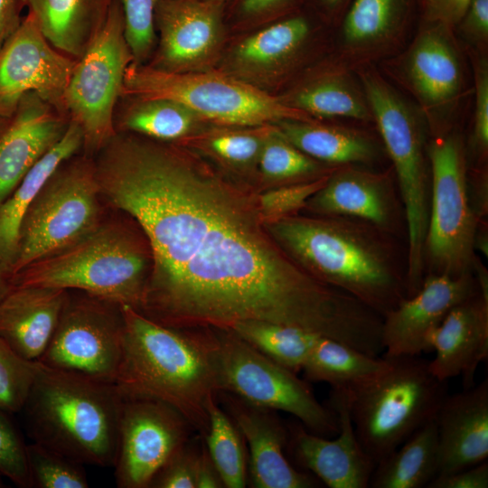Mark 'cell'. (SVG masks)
I'll return each instance as SVG.
<instances>
[{"label":"cell","instance_id":"5b68a950","mask_svg":"<svg viewBox=\"0 0 488 488\" xmlns=\"http://www.w3.org/2000/svg\"><path fill=\"white\" fill-rule=\"evenodd\" d=\"M354 71L398 179L408 239L406 283L412 293L423 281L430 197L428 127L418 107L390 83L376 65L360 66Z\"/></svg>","mask_w":488,"mask_h":488},{"label":"cell","instance_id":"60d3db41","mask_svg":"<svg viewBox=\"0 0 488 488\" xmlns=\"http://www.w3.org/2000/svg\"><path fill=\"white\" fill-rule=\"evenodd\" d=\"M273 125V124H272ZM271 125L258 130H218L203 141L207 151L224 163L247 166L258 162L263 143Z\"/></svg>","mask_w":488,"mask_h":488},{"label":"cell","instance_id":"7402d4cb","mask_svg":"<svg viewBox=\"0 0 488 488\" xmlns=\"http://www.w3.org/2000/svg\"><path fill=\"white\" fill-rule=\"evenodd\" d=\"M266 23L232 49L227 61L230 76L251 84L289 72L300 62L321 25L329 24L305 4Z\"/></svg>","mask_w":488,"mask_h":488},{"label":"cell","instance_id":"d4e9b609","mask_svg":"<svg viewBox=\"0 0 488 488\" xmlns=\"http://www.w3.org/2000/svg\"><path fill=\"white\" fill-rule=\"evenodd\" d=\"M389 173L356 165L335 168L305 207L325 217L355 220L376 229L389 230L394 221V200Z\"/></svg>","mask_w":488,"mask_h":488},{"label":"cell","instance_id":"b9f144b4","mask_svg":"<svg viewBox=\"0 0 488 488\" xmlns=\"http://www.w3.org/2000/svg\"><path fill=\"white\" fill-rule=\"evenodd\" d=\"M9 414L0 409V476L21 488H32L27 444Z\"/></svg>","mask_w":488,"mask_h":488},{"label":"cell","instance_id":"7c38bea8","mask_svg":"<svg viewBox=\"0 0 488 488\" xmlns=\"http://www.w3.org/2000/svg\"><path fill=\"white\" fill-rule=\"evenodd\" d=\"M131 62L121 2L113 0L103 26L76 61L63 97L70 122L82 131V151L89 155L94 156L116 134L114 111Z\"/></svg>","mask_w":488,"mask_h":488},{"label":"cell","instance_id":"8992f818","mask_svg":"<svg viewBox=\"0 0 488 488\" xmlns=\"http://www.w3.org/2000/svg\"><path fill=\"white\" fill-rule=\"evenodd\" d=\"M151 270L147 241L120 221H102L80 240L14 275L12 283L83 291L138 310Z\"/></svg>","mask_w":488,"mask_h":488},{"label":"cell","instance_id":"ffe728a7","mask_svg":"<svg viewBox=\"0 0 488 488\" xmlns=\"http://www.w3.org/2000/svg\"><path fill=\"white\" fill-rule=\"evenodd\" d=\"M418 20V0H351L336 23V59L352 69L398 54Z\"/></svg>","mask_w":488,"mask_h":488},{"label":"cell","instance_id":"7dc6e473","mask_svg":"<svg viewBox=\"0 0 488 488\" xmlns=\"http://www.w3.org/2000/svg\"><path fill=\"white\" fill-rule=\"evenodd\" d=\"M199 451L189 440L156 473L149 488H196L195 469Z\"/></svg>","mask_w":488,"mask_h":488},{"label":"cell","instance_id":"f1b7e54d","mask_svg":"<svg viewBox=\"0 0 488 488\" xmlns=\"http://www.w3.org/2000/svg\"><path fill=\"white\" fill-rule=\"evenodd\" d=\"M53 47L78 60L103 26L113 0H21Z\"/></svg>","mask_w":488,"mask_h":488},{"label":"cell","instance_id":"8d00e7d4","mask_svg":"<svg viewBox=\"0 0 488 488\" xmlns=\"http://www.w3.org/2000/svg\"><path fill=\"white\" fill-rule=\"evenodd\" d=\"M258 163L268 180L286 184L313 181L329 175L338 166L323 164L303 153L271 125Z\"/></svg>","mask_w":488,"mask_h":488},{"label":"cell","instance_id":"44dd1931","mask_svg":"<svg viewBox=\"0 0 488 488\" xmlns=\"http://www.w3.org/2000/svg\"><path fill=\"white\" fill-rule=\"evenodd\" d=\"M70 123L65 111L34 91L23 95L9 117L0 118V204L61 140Z\"/></svg>","mask_w":488,"mask_h":488},{"label":"cell","instance_id":"7bdbcfd3","mask_svg":"<svg viewBox=\"0 0 488 488\" xmlns=\"http://www.w3.org/2000/svg\"><path fill=\"white\" fill-rule=\"evenodd\" d=\"M327 177L285 184L259 194L257 204L265 224L294 215L305 208L309 198L324 185Z\"/></svg>","mask_w":488,"mask_h":488},{"label":"cell","instance_id":"9a60e30c","mask_svg":"<svg viewBox=\"0 0 488 488\" xmlns=\"http://www.w3.org/2000/svg\"><path fill=\"white\" fill-rule=\"evenodd\" d=\"M190 423L154 399H124L115 468L119 488H149L168 459L190 440Z\"/></svg>","mask_w":488,"mask_h":488},{"label":"cell","instance_id":"3957f363","mask_svg":"<svg viewBox=\"0 0 488 488\" xmlns=\"http://www.w3.org/2000/svg\"><path fill=\"white\" fill-rule=\"evenodd\" d=\"M270 236L299 266L383 317L407 296L389 249L364 222L290 215L267 223Z\"/></svg>","mask_w":488,"mask_h":488},{"label":"cell","instance_id":"277c9868","mask_svg":"<svg viewBox=\"0 0 488 488\" xmlns=\"http://www.w3.org/2000/svg\"><path fill=\"white\" fill-rule=\"evenodd\" d=\"M39 364L21 411L33 441L84 465L114 466L124 402L115 383Z\"/></svg>","mask_w":488,"mask_h":488},{"label":"cell","instance_id":"11a10c76","mask_svg":"<svg viewBox=\"0 0 488 488\" xmlns=\"http://www.w3.org/2000/svg\"><path fill=\"white\" fill-rule=\"evenodd\" d=\"M203 1L211 2V3H215L218 5H222L226 6V5L228 4L230 0H203Z\"/></svg>","mask_w":488,"mask_h":488},{"label":"cell","instance_id":"4fadbf2b","mask_svg":"<svg viewBox=\"0 0 488 488\" xmlns=\"http://www.w3.org/2000/svg\"><path fill=\"white\" fill-rule=\"evenodd\" d=\"M221 391L257 407L293 415L310 432L338 433L335 413L320 403L295 371L272 361L230 330L213 328Z\"/></svg>","mask_w":488,"mask_h":488},{"label":"cell","instance_id":"4dcf8cb0","mask_svg":"<svg viewBox=\"0 0 488 488\" xmlns=\"http://www.w3.org/2000/svg\"><path fill=\"white\" fill-rule=\"evenodd\" d=\"M83 149V134L73 122L61 140L24 175L0 204V262L11 272L22 219L37 193L54 171Z\"/></svg>","mask_w":488,"mask_h":488},{"label":"cell","instance_id":"52a82bcc","mask_svg":"<svg viewBox=\"0 0 488 488\" xmlns=\"http://www.w3.org/2000/svg\"><path fill=\"white\" fill-rule=\"evenodd\" d=\"M387 359L389 366L380 375L346 389L356 436L375 464L433 419L448 394L447 381L433 375L427 361Z\"/></svg>","mask_w":488,"mask_h":488},{"label":"cell","instance_id":"816d5d0a","mask_svg":"<svg viewBox=\"0 0 488 488\" xmlns=\"http://www.w3.org/2000/svg\"><path fill=\"white\" fill-rule=\"evenodd\" d=\"M21 0H0V48L21 24Z\"/></svg>","mask_w":488,"mask_h":488},{"label":"cell","instance_id":"bcb514c9","mask_svg":"<svg viewBox=\"0 0 488 488\" xmlns=\"http://www.w3.org/2000/svg\"><path fill=\"white\" fill-rule=\"evenodd\" d=\"M454 32L466 53H488V0H469Z\"/></svg>","mask_w":488,"mask_h":488},{"label":"cell","instance_id":"2e32d148","mask_svg":"<svg viewBox=\"0 0 488 488\" xmlns=\"http://www.w3.org/2000/svg\"><path fill=\"white\" fill-rule=\"evenodd\" d=\"M76 61L53 47L27 13L0 48V118L32 91L66 112L63 97Z\"/></svg>","mask_w":488,"mask_h":488},{"label":"cell","instance_id":"9f6ffc18","mask_svg":"<svg viewBox=\"0 0 488 488\" xmlns=\"http://www.w3.org/2000/svg\"><path fill=\"white\" fill-rule=\"evenodd\" d=\"M0 487H3V482H2L1 476H0Z\"/></svg>","mask_w":488,"mask_h":488},{"label":"cell","instance_id":"f5cc1de1","mask_svg":"<svg viewBox=\"0 0 488 488\" xmlns=\"http://www.w3.org/2000/svg\"><path fill=\"white\" fill-rule=\"evenodd\" d=\"M351 0H305L330 25L335 26Z\"/></svg>","mask_w":488,"mask_h":488},{"label":"cell","instance_id":"8fae6325","mask_svg":"<svg viewBox=\"0 0 488 488\" xmlns=\"http://www.w3.org/2000/svg\"><path fill=\"white\" fill-rule=\"evenodd\" d=\"M427 157L430 197L424 255L435 273H469L479 218L471 205L463 136L455 128L432 137Z\"/></svg>","mask_w":488,"mask_h":488},{"label":"cell","instance_id":"e575fe53","mask_svg":"<svg viewBox=\"0 0 488 488\" xmlns=\"http://www.w3.org/2000/svg\"><path fill=\"white\" fill-rule=\"evenodd\" d=\"M230 331L277 363L296 372L319 334L307 330L264 321H245Z\"/></svg>","mask_w":488,"mask_h":488},{"label":"cell","instance_id":"5bb4252c","mask_svg":"<svg viewBox=\"0 0 488 488\" xmlns=\"http://www.w3.org/2000/svg\"><path fill=\"white\" fill-rule=\"evenodd\" d=\"M69 293L42 365L114 383L122 356L121 305L83 291Z\"/></svg>","mask_w":488,"mask_h":488},{"label":"cell","instance_id":"e0dca14e","mask_svg":"<svg viewBox=\"0 0 488 488\" xmlns=\"http://www.w3.org/2000/svg\"><path fill=\"white\" fill-rule=\"evenodd\" d=\"M158 32L146 63L168 72L210 70L225 34V6L203 0H161L155 11Z\"/></svg>","mask_w":488,"mask_h":488},{"label":"cell","instance_id":"d6986e66","mask_svg":"<svg viewBox=\"0 0 488 488\" xmlns=\"http://www.w3.org/2000/svg\"><path fill=\"white\" fill-rule=\"evenodd\" d=\"M479 290L471 273H433L420 287L382 317L383 357L419 356L431 351L428 339L448 312Z\"/></svg>","mask_w":488,"mask_h":488},{"label":"cell","instance_id":"ac0fdd59","mask_svg":"<svg viewBox=\"0 0 488 488\" xmlns=\"http://www.w3.org/2000/svg\"><path fill=\"white\" fill-rule=\"evenodd\" d=\"M328 407L336 415V437L295 424L288 427L287 448L298 465L330 488H368L376 464L356 436L347 389L332 388Z\"/></svg>","mask_w":488,"mask_h":488},{"label":"cell","instance_id":"f546056e","mask_svg":"<svg viewBox=\"0 0 488 488\" xmlns=\"http://www.w3.org/2000/svg\"><path fill=\"white\" fill-rule=\"evenodd\" d=\"M278 133L310 157L331 166L371 164L380 155L375 140L352 127L314 120H283L273 124Z\"/></svg>","mask_w":488,"mask_h":488},{"label":"cell","instance_id":"7a4b0ae2","mask_svg":"<svg viewBox=\"0 0 488 488\" xmlns=\"http://www.w3.org/2000/svg\"><path fill=\"white\" fill-rule=\"evenodd\" d=\"M121 308L125 333L114 382L120 395L164 402L204 436L208 402L221 391L214 331L171 327L130 305Z\"/></svg>","mask_w":488,"mask_h":488},{"label":"cell","instance_id":"f907efd6","mask_svg":"<svg viewBox=\"0 0 488 488\" xmlns=\"http://www.w3.org/2000/svg\"><path fill=\"white\" fill-rule=\"evenodd\" d=\"M196 488H220L224 487L220 474L211 461L206 446L202 445L195 469Z\"/></svg>","mask_w":488,"mask_h":488},{"label":"cell","instance_id":"30bf717a","mask_svg":"<svg viewBox=\"0 0 488 488\" xmlns=\"http://www.w3.org/2000/svg\"><path fill=\"white\" fill-rule=\"evenodd\" d=\"M464 52L452 27L418 19L412 40L379 63L413 98L431 137L455 129L467 93Z\"/></svg>","mask_w":488,"mask_h":488},{"label":"cell","instance_id":"f6af8a7d","mask_svg":"<svg viewBox=\"0 0 488 488\" xmlns=\"http://www.w3.org/2000/svg\"><path fill=\"white\" fill-rule=\"evenodd\" d=\"M304 5L305 0H230L225 6V18L247 26L270 22Z\"/></svg>","mask_w":488,"mask_h":488},{"label":"cell","instance_id":"d590c367","mask_svg":"<svg viewBox=\"0 0 488 488\" xmlns=\"http://www.w3.org/2000/svg\"><path fill=\"white\" fill-rule=\"evenodd\" d=\"M208 428L204 435L206 448L223 486L243 488L248 482L247 456L242 436L237 427L217 403V396L207 405Z\"/></svg>","mask_w":488,"mask_h":488},{"label":"cell","instance_id":"74e56055","mask_svg":"<svg viewBox=\"0 0 488 488\" xmlns=\"http://www.w3.org/2000/svg\"><path fill=\"white\" fill-rule=\"evenodd\" d=\"M32 488H87L84 465L36 442L27 446Z\"/></svg>","mask_w":488,"mask_h":488},{"label":"cell","instance_id":"681fc988","mask_svg":"<svg viewBox=\"0 0 488 488\" xmlns=\"http://www.w3.org/2000/svg\"><path fill=\"white\" fill-rule=\"evenodd\" d=\"M469 0H418V19L443 23L453 29Z\"/></svg>","mask_w":488,"mask_h":488},{"label":"cell","instance_id":"c3c4849f","mask_svg":"<svg viewBox=\"0 0 488 488\" xmlns=\"http://www.w3.org/2000/svg\"><path fill=\"white\" fill-rule=\"evenodd\" d=\"M487 460L450 474H437L427 488H487Z\"/></svg>","mask_w":488,"mask_h":488},{"label":"cell","instance_id":"ba28073f","mask_svg":"<svg viewBox=\"0 0 488 488\" xmlns=\"http://www.w3.org/2000/svg\"><path fill=\"white\" fill-rule=\"evenodd\" d=\"M121 96L168 99L203 121L232 127H263L283 120H314L258 87L211 70L168 72L131 62Z\"/></svg>","mask_w":488,"mask_h":488},{"label":"cell","instance_id":"d6a6232c","mask_svg":"<svg viewBox=\"0 0 488 488\" xmlns=\"http://www.w3.org/2000/svg\"><path fill=\"white\" fill-rule=\"evenodd\" d=\"M438 471L439 448L434 418L376 464L369 487H427Z\"/></svg>","mask_w":488,"mask_h":488},{"label":"cell","instance_id":"cb8c5ba5","mask_svg":"<svg viewBox=\"0 0 488 488\" xmlns=\"http://www.w3.org/2000/svg\"><path fill=\"white\" fill-rule=\"evenodd\" d=\"M428 343L436 356L428 361L433 375L447 381L462 377L464 389L488 356V296L479 290L454 306L431 333Z\"/></svg>","mask_w":488,"mask_h":488},{"label":"cell","instance_id":"6da1fadb","mask_svg":"<svg viewBox=\"0 0 488 488\" xmlns=\"http://www.w3.org/2000/svg\"><path fill=\"white\" fill-rule=\"evenodd\" d=\"M94 162L102 198L137 222L150 249L145 315L175 328L264 321L347 336L355 299L279 247L257 200L183 150L132 133L117 132Z\"/></svg>","mask_w":488,"mask_h":488},{"label":"cell","instance_id":"1f68e13d","mask_svg":"<svg viewBox=\"0 0 488 488\" xmlns=\"http://www.w3.org/2000/svg\"><path fill=\"white\" fill-rule=\"evenodd\" d=\"M203 120L183 104L168 99L121 96L113 125L116 132H127L156 141L171 143L185 138Z\"/></svg>","mask_w":488,"mask_h":488},{"label":"cell","instance_id":"83f0119b","mask_svg":"<svg viewBox=\"0 0 488 488\" xmlns=\"http://www.w3.org/2000/svg\"><path fill=\"white\" fill-rule=\"evenodd\" d=\"M280 99L314 119L345 117L373 122L367 97L356 72L337 59L300 81L285 98Z\"/></svg>","mask_w":488,"mask_h":488},{"label":"cell","instance_id":"db71d44e","mask_svg":"<svg viewBox=\"0 0 488 488\" xmlns=\"http://www.w3.org/2000/svg\"><path fill=\"white\" fill-rule=\"evenodd\" d=\"M12 286V274L0 262V301L5 296V295L9 292Z\"/></svg>","mask_w":488,"mask_h":488},{"label":"cell","instance_id":"603a6c76","mask_svg":"<svg viewBox=\"0 0 488 488\" xmlns=\"http://www.w3.org/2000/svg\"><path fill=\"white\" fill-rule=\"evenodd\" d=\"M227 414L249 450V473L256 488H313L321 482L298 470L288 461L286 448L288 428L275 410L249 404L226 391H220Z\"/></svg>","mask_w":488,"mask_h":488},{"label":"cell","instance_id":"ee69618b","mask_svg":"<svg viewBox=\"0 0 488 488\" xmlns=\"http://www.w3.org/2000/svg\"><path fill=\"white\" fill-rule=\"evenodd\" d=\"M471 61L474 108L471 142L479 161L484 162L488 153V55L468 52Z\"/></svg>","mask_w":488,"mask_h":488},{"label":"cell","instance_id":"836d02e7","mask_svg":"<svg viewBox=\"0 0 488 488\" xmlns=\"http://www.w3.org/2000/svg\"><path fill=\"white\" fill-rule=\"evenodd\" d=\"M389 366L385 357L372 356L337 340L319 335L303 367L310 381L332 388L352 389L380 375Z\"/></svg>","mask_w":488,"mask_h":488},{"label":"cell","instance_id":"9c48e42d","mask_svg":"<svg viewBox=\"0 0 488 488\" xmlns=\"http://www.w3.org/2000/svg\"><path fill=\"white\" fill-rule=\"evenodd\" d=\"M100 198L94 157L78 153L64 161L22 219L12 277L95 230L102 222Z\"/></svg>","mask_w":488,"mask_h":488},{"label":"cell","instance_id":"484cf974","mask_svg":"<svg viewBox=\"0 0 488 488\" xmlns=\"http://www.w3.org/2000/svg\"><path fill=\"white\" fill-rule=\"evenodd\" d=\"M435 420L439 448L437 474H450L487 460L488 380L447 394Z\"/></svg>","mask_w":488,"mask_h":488},{"label":"cell","instance_id":"4316f807","mask_svg":"<svg viewBox=\"0 0 488 488\" xmlns=\"http://www.w3.org/2000/svg\"><path fill=\"white\" fill-rule=\"evenodd\" d=\"M69 290L13 285L0 301V338L16 353L38 361L57 327Z\"/></svg>","mask_w":488,"mask_h":488},{"label":"cell","instance_id":"ab89813d","mask_svg":"<svg viewBox=\"0 0 488 488\" xmlns=\"http://www.w3.org/2000/svg\"><path fill=\"white\" fill-rule=\"evenodd\" d=\"M160 1L120 0L125 23V38L135 63H147L155 52L157 43L155 11Z\"/></svg>","mask_w":488,"mask_h":488},{"label":"cell","instance_id":"f35d334b","mask_svg":"<svg viewBox=\"0 0 488 488\" xmlns=\"http://www.w3.org/2000/svg\"><path fill=\"white\" fill-rule=\"evenodd\" d=\"M39 365L20 356L0 338V409L12 415L22 411Z\"/></svg>","mask_w":488,"mask_h":488}]
</instances>
